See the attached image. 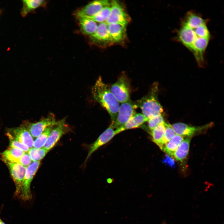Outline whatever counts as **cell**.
Segmentation results:
<instances>
[{
    "label": "cell",
    "instance_id": "cell-1",
    "mask_svg": "<svg viewBox=\"0 0 224 224\" xmlns=\"http://www.w3.org/2000/svg\"><path fill=\"white\" fill-rule=\"evenodd\" d=\"M93 98L109 113L111 120V124L115 121L120 105L111 92L110 88L99 77L92 88Z\"/></svg>",
    "mask_w": 224,
    "mask_h": 224
},
{
    "label": "cell",
    "instance_id": "cell-2",
    "mask_svg": "<svg viewBox=\"0 0 224 224\" xmlns=\"http://www.w3.org/2000/svg\"><path fill=\"white\" fill-rule=\"evenodd\" d=\"M158 84L154 82L148 93L135 103L148 120L153 116L162 114L163 111L158 99Z\"/></svg>",
    "mask_w": 224,
    "mask_h": 224
},
{
    "label": "cell",
    "instance_id": "cell-3",
    "mask_svg": "<svg viewBox=\"0 0 224 224\" xmlns=\"http://www.w3.org/2000/svg\"><path fill=\"white\" fill-rule=\"evenodd\" d=\"M137 107L130 99L120 105L116 119L111 126L114 129L122 128L131 118L136 113Z\"/></svg>",
    "mask_w": 224,
    "mask_h": 224
},
{
    "label": "cell",
    "instance_id": "cell-4",
    "mask_svg": "<svg viewBox=\"0 0 224 224\" xmlns=\"http://www.w3.org/2000/svg\"><path fill=\"white\" fill-rule=\"evenodd\" d=\"M110 89L119 103L126 102L130 99L129 82L124 75L119 77Z\"/></svg>",
    "mask_w": 224,
    "mask_h": 224
},
{
    "label": "cell",
    "instance_id": "cell-5",
    "mask_svg": "<svg viewBox=\"0 0 224 224\" xmlns=\"http://www.w3.org/2000/svg\"><path fill=\"white\" fill-rule=\"evenodd\" d=\"M40 165V161H33L27 167L19 197L23 200L28 201L32 198L30 184Z\"/></svg>",
    "mask_w": 224,
    "mask_h": 224
},
{
    "label": "cell",
    "instance_id": "cell-6",
    "mask_svg": "<svg viewBox=\"0 0 224 224\" xmlns=\"http://www.w3.org/2000/svg\"><path fill=\"white\" fill-rule=\"evenodd\" d=\"M60 120L56 121L54 115L50 114L48 116L35 123L27 122L23 126L28 130L32 137L37 138L47 127L56 125Z\"/></svg>",
    "mask_w": 224,
    "mask_h": 224
},
{
    "label": "cell",
    "instance_id": "cell-7",
    "mask_svg": "<svg viewBox=\"0 0 224 224\" xmlns=\"http://www.w3.org/2000/svg\"><path fill=\"white\" fill-rule=\"evenodd\" d=\"M111 12L105 21L107 24L116 23L126 26L129 21V17L124 8L117 1H111Z\"/></svg>",
    "mask_w": 224,
    "mask_h": 224
},
{
    "label": "cell",
    "instance_id": "cell-8",
    "mask_svg": "<svg viewBox=\"0 0 224 224\" xmlns=\"http://www.w3.org/2000/svg\"><path fill=\"white\" fill-rule=\"evenodd\" d=\"M177 37L179 41L191 52L196 41L201 38H204L198 35L194 27L182 24L177 33Z\"/></svg>",
    "mask_w": 224,
    "mask_h": 224
},
{
    "label": "cell",
    "instance_id": "cell-9",
    "mask_svg": "<svg viewBox=\"0 0 224 224\" xmlns=\"http://www.w3.org/2000/svg\"><path fill=\"white\" fill-rule=\"evenodd\" d=\"M66 119L60 120L59 123L54 126L43 147L49 152L56 144L62 136L69 132L70 128L65 123Z\"/></svg>",
    "mask_w": 224,
    "mask_h": 224
},
{
    "label": "cell",
    "instance_id": "cell-10",
    "mask_svg": "<svg viewBox=\"0 0 224 224\" xmlns=\"http://www.w3.org/2000/svg\"><path fill=\"white\" fill-rule=\"evenodd\" d=\"M15 183V195L20 197L27 167L17 163L5 162Z\"/></svg>",
    "mask_w": 224,
    "mask_h": 224
},
{
    "label": "cell",
    "instance_id": "cell-11",
    "mask_svg": "<svg viewBox=\"0 0 224 224\" xmlns=\"http://www.w3.org/2000/svg\"><path fill=\"white\" fill-rule=\"evenodd\" d=\"M212 123L200 126H191L181 122L177 123L171 125L176 134L184 137H192L198 133L204 132L211 127Z\"/></svg>",
    "mask_w": 224,
    "mask_h": 224
},
{
    "label": "cell",
    "instance_id": "cell-12",
    "mask_svg": "<svg viewBox=\"0 0 224 224\" xmlns=\"http://www.w3.org/2000/svg\"><path fill=\"white\" fill-rule=\"evenodd\" d=\"M90 37L94 44L102 47L114 44L108 31V24L105 22L98 25L96 32Z\"/></svg>",
    "mask_w": 224,
    "mask_h": 224
},
{
    "label": "cell",
    "instance_id": "cell-13",
    "mask_svg": "<svg viewBox=\"0 0 224 224\" xmlns=\"http://www.w3.org/2000/svg\"><path fill=\"white\" fill-rule=\"evenodd\" d=\"M7 135L9 139L17 140L26 145L29 149L33 147V138L24 126L10 129Z\"/></svg>",
    "mask_w": 224,
    "mask_h": 224
},
{
    "label": "cell",
    "instance_id": "cell-14",
    "mask_svg": "<svg viewBox=\"0 0 224 224\" xmlns=\"http://www.w3.org/2000/svg\"><path fill=\"white\" fill-rule=\"evenodd\" d=\"M121 129L120 128L114 129L110 125L91 145L85 161L99 147L108 142L116 135L122 132Z\"/></svg>",
    "mask_w": 224,
    "mask_h": 224
},
{
    "label": "cell",
    "instance_id": "cell-15",
    "mask_svg": "<svg viewBox=\"0 0 224 224\" xmlns=\"http://www.w3.org/2000/svg\"><path fill=\"white\" fill-rule=\"evenodd\" d=\"M111 1L107 0L94 1L84 6L77 12V16L90 17L93 16L104 7L110 6Z\"/></svg>",
    "mask_w": 224,
    "mask_h": 224
},
{
    "label": "cell",
    "instance_id": "cell-16",
    "mask_svg": "<svg viewBox=\"0 0 224 224\" xmlns=\"http://www.w3.org/2000/svg\"><path fill=\"white\" fill-rule=\"evenodd\" d=\"M126 26L116 23L108 24V31L114 43L124 42L126 38Z\"/></svg>",
    "mask_w": 224,
    "mask_h": 224
},
{
    "label": "cell",
    "instance_id": "cell-17",
    "mask_svg": "<svg viewBox=\"0 0 224 224\" xmlns=\"http://www.w3.org/2000/svg\"><path fill=\"white\" fill-rule=\"evenodd\" d=\"M80 26L82 32L91 36L96 32L98 24L91 18L86 16H78Z\"/></svg>",
    "mask_w": 224,
    "mask_h": 224
},
{
    "label": "cell",
    "instance_id": "cell-18",
    "mask_svg": "<svg viewBox=\"0 0 224 224\" xmlns=\"http://www.w3.org/2000/svg\"><path fill=\"white\" fill-rule=\"evenodd\" d=\"M25 152L18 148L10 147L1 153L4 162L19 163Z\"/></svg>",
    "mask_w": 224,
    "mask_h": 224
},
{
    "label": "cell",
    "instance_id": "cell-19",
    "mask_svg": "<svg viewBox=\"0 0 224 224\" xmlns=\"http://www.w3.org/2000/svg\"><path fill=\"white\" fill-rule=\"evenodd\" d=\"M191 137L183 139L174 152L173 157L177 161L182 162L187 157L189 150Z\"/></svg>",
    "mask_w": 224,
    "mask_h": 224
},
{
    "label": "cell",
    "instance_id": "cell-20",
    "mask_svg": "<svg viewBox=\"0 0 224 224\" xmlns=\"http://www.w3.org/2000/svg\"><path fill=\"white\" fill-rule=\"evenodd\" d=\"M148 119L141 113H136L129 120L125 125L121 128L123 131L139 127Z\"/></svg>",
    "mask_w": 224,
    "mask_h": 224
},
{
    "label": "cell",
    "instance_id": "cell-21",
    "mask_svg": "<svg viewBox=\"0 0 224 224\" xmlns=\"http://www.w3.org/2000/svg\"><path fill=\"white\" fill-rule=\"evenodd\" d=\"M22 7L21 14L23 17H25L32 11L43 5L44 1L42 0H23L22 1Z\"/></svg>",
    "mask_w": 224,
    "mask_h": 224
},
{
    "label": "cell",
    "instance_id": "cell-22",
    "mask_svg": "<svg viewBox=\"0 0 224 224\" xmlns=\"http://www.w3.org/2000/svg\"><path fill=\"white\" fill-rule=\"evenodd\" d=\"M183 140V137L176 134L166 144L162 151L173 157L174 152Z\"/></svg>",
    "mask_w": 224,
    "mask_h": 224
},
{
    "label": "cell",
    "instance_id": "cell-23",
    "mask_svg": "<svg viewBox=\"0 0 224 224\" xmlns=\"http://www.w3.org/2000/svg\"><path fill=\"white\" fill-rule=\"evenodd\" d=\"M165 122L160 124L153 129L150 131L152 141L159 147L164 136L165 129Z\"/></svg>",
    "mask_w": 224,
    "mask_h": 224
},
{
    "label": "cell",
    "instance_id": "cell-24",
    "mask_svg": "<svg viewBox=\"0 0 224 224\" xmlns=\"http://www.w3.org/2000/svg\"><path fill=\"white\" fill-rule=\"evenodd\" d=\"M54 126L47 127L36 138L34 142L33 147L34 148H40L44 147Z\"/></svg>",
    "mask_w": 224,
    "mask_h": 224
},
{
    "label": "cell",
    "instance_id": "cell-25",
    "mask_svg": "<svg viewBox=\"0 0 224 224\" xmlns=\"http://www.w3.org/2000/svg\"><path fill=\"white\" fill-rule=\"evenodd\" d=\"M165 129L164 135L159 146V147L162 150L166 144L176 135L171 125L165 122Z\"/></svg>",
    "mask_w": 224,
    "mask_h": 224
},
{
    "label": "cell",
    "instance_id": "cell-26",
    "mask_svg": "<svg viewBox=\"0 0 224 224\" xmlns=\"http://www.w3.org/2000/svg\"><path fill=\"white\" fill-rule=\"evenodd\" d=\"M49 152L43 147L40 148H31L28 152L32 161H40L43 159Z\"/></svg>",
    "mask_w": 224,
    "mask_h": 224
},
{
    "label": "cell",
    "instance_id": "cell-27",
    "mask_svg": "<svg viewBox=\"0 0 224 224\" xmlns=\"http://www.w3.org/2000/svg\"><path fill=\"white\" fill-rule=\"evenodd\" d=\"M110 12V6L106 7L95 15L88 17L96 22H105L109 16Z\"/></svg>",
    "mask_w": 224,
    "mask_h": 224
},
{
    "label": "cell",
    "instance_id": "cell-28",
    "mask_svg": "<svg viewBox=\"0 0 224 224\" xmlns=\"http://www.w3.org/2000/svg\"><path fill=\"white\" fill-rule=\"evenodd\" d=\"M164 121L162 114L153 116L149 119L147 121L148 128L150 131Z\"/></svg>",
    "mask_w": 224,
    "mask_h": 224
},
{
    "label": "cell",
    "instance_id": "cell-29",
    "mask_svg": "<svg viewBox=\"0 0 224 224\" xmlns=\"http://www.w3.org/2000/svg\"><path fill=\"white\" fill-rule=\"evenodd\" d=\"M10 147L18 148L25 152H27L29 148L26 145L21 142L12 139H9Z\"/></svg>",
    "mask_w": 224,
    "mask_h": 224
},
{
    "label": "cell",
    "instance_id": "cell-30",
    "mask_svg": "<svg viewBox=\"0 0 224 224\" xmlns=\"http://www.w3.org/2000/svg\"><path fill=\"white\" fill-rule=\"evenodd\" d=\"M32 160L27 152H25L20 159L19 163L21 165L27 167L31 163Z\"/></svg>",
    "mask_w": 224,
    "mask_h": 224
},
{
    "label": "cell",
    "instance_id": "cell-31",
    "mask_svg": "<svg viewBox=\"0 0 224 224\" xmlns=\"http://www.w3.org/2000/svg\"><path fill=\"white\" fill-rule=\"evenodd\" d=\"M163 162L170 167H173L175 166V162L174 159L167 154L165 158L163 160Z\"/></svg>",
    "mask_w": 224,
    "mask_h": 224
},
{
    "label": "cell",
    "instance_id": "cell-32",
    "mask_svg": "<svg viewBox=\"0 0 224 224\" xmlns=\"http://www.w3.org/2000/svg\"><path fill=\"white\" fill-rule=\"evenodd\" d=\"M2 222V220H1V218H0V224H1V222Z\"/></svg>",
    "mask_w": 224,
    "mask_h": 224
},
{
    "label": "cell",
    "instance_id": "cell-33",
    "mask_svg": "<svg viewBox=\"0 0 224 224\" xmlns=\"http://www.w3.org/2000/svg\"><path fill=\"white\" fill-rule=\"evenodd\" d=\"M0 13H1V10H0Z\"/></svg>",
    "mask_w": 224,
    "mask_h": 224
}]
</instances>
